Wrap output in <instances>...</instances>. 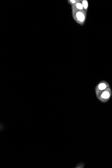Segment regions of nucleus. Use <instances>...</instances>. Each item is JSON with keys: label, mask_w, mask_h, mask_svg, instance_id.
<instances>
[{"label": "nucleus", "mask_w": 112, "mask_h": 168, "mask_svg": "<svg viewBox=\"0 0 112 168\" xmlns=\"http://www.w3.org/2000/svg\"><path fill=\"white\" fill-rule=\"evenodd\" d=\"M87 13L84 11L72 10L73 18L78 24L81 26L85 24L86 20Z\"/></svg>", "instance_id": "1"}, {"label": "nucleus", "mask_w": 112, "mask_h": 168, "mask_svg": "<svg viewBox=\"0 0 112 168\" xmlns=\"http://www.w3.org/2000/svg\"><path fill=\"white\" fill-rule=\"evenodd\" d=\"M110 89H107V90L104 91L100 96V99L104 102L107 101L111 96V92Z\"/></svg>", "instance_id": "2"}, {"label": "nucleus", "mask_w": 112, "mask_h": 168, "mask_svg": "<svg viewBox=\"0 0 112 168\" xmlns=\"http://www.w3.org/2000/svg\"><path fill=\"white\" fill-rule=\"evenodd\" d=\"M71 8L72 10H76L80 11H84L82 4L80 2L78 3L75 4L71 5Z\"/></svg>", "instance_id": "3"}, {"label": "nucleus", "mask_w": 112, "mask_h": 168, "mask_svg": "<svg viewBox=\"0 0 112 168\" xmlns=\"http://www.w3.org/2000/svg\"><path fill=\"white\" fill-rule=\"evenodd\" d=\"M81 3L83 5L84 10L87 13L89 7L88 1L87 0H81Z\"/></svg>", "instance_id": "4"}, {"label": "nucleus", "mask_w": 112, "mask_h": 168, "mask_svg": "<svg viewBox=\"0 0 112 168\" xmlns=\"http://www.w3.org/2000/svg\"><path fill=\"white\" fill-rule=\"evenodd\" d=\"M98 87L99 90H103L107 88V85L104 83H101L99 84Z\"/></svg>", "instance_id": "5"}, {"label": "nucleus", "mask_w": 112, "mask_h": 168, "mask_svg": "<svg viewBox=\"0 0 112 168\" xmlns=\"http://www.w3.org/2000/svg\"><path fill=\"white\" fill-rule=\"evenodd\" d=\"M81 1V0H68V2L69 4L72 5Z\"/></svg>", "instance_id": "6"}]
</instances>
